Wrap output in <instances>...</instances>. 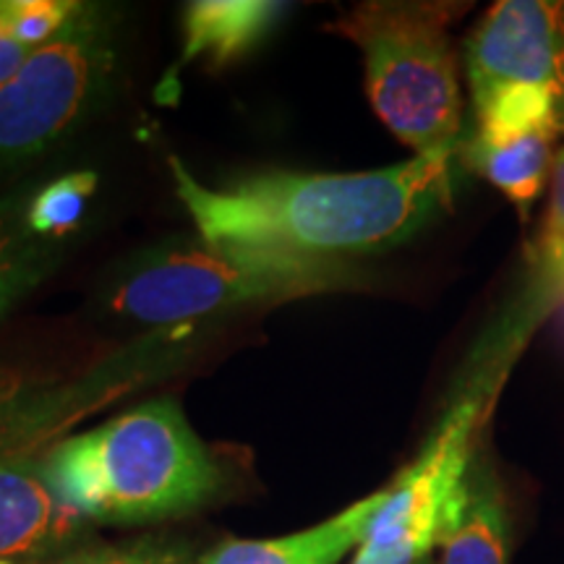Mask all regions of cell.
<instances>
[{
	"instance_id": "52a82bcc",
	"label": "cell",
	"mask_w": 564,
	"mask_h": 564,
	"mask_svg": "<svg viewBox=\"0 0 564 564\" xmlns=\"http://www.w3.org/2000/svg\"><path fill=\"white\" fill-rule=\"evenodd\" d=\"M474 112L544 102L564 121V3L499 0L463 42Z\"/></svg>"
},
{
	"instance_id": "ac0fdd59",
	"label": "cell",
	"mask_w": 564,
	"mask_h": 564,
	"mask_svg": "<svg viewBox=\"0 0 564 564\" xmlns=\"http://www.w3.org/2000/svg\"><path fill=\"white\" fill-rule=\"evenodd\" d=\"M30 55H32L30 47L21 45V42L6 30L3 19H0V87H3V84L9 82L21 66H24Z\"/></svg>"
},
{
	"instance_id": "6da1fadb",
	"label": "cell",
	"mask_w": 564,
	"mask_h": 564,
	"mask_svg": "<svg viewBox=\"0 0 564 564\" xmlns=\"http://www.w3.org/2000/svg\"><path fill=\"white\" fill-rule=\"evenodd\" d=\"M453 154H415L358 173L262 171L209 186L167 160L175 196L202 238L350 262L411 241L455 194Z\"/></svg>"
},
{
	"instance_id": "44dd1931",
	"label": "cell",
	"mask_w": 564,
	"mask_h": 564,
	"mask_svg": "<svg viewBox=\"0 0 564 564\" xmlns=\"http://www.w3.org/2000/svg\"><path fill=\"white\" fill-rule=\"evenodd\" d=\"M0 3H3V0H0Z\"/></svg>"
},
{
	"instance_id": "ba28073f",
	"label": "cell",
	"mask_w": 564,
	"mask_h": 564,
	"mask_svg": "<svg viewBox=\"0 0 564 564\" xmlns=\"http://www.w3.org/2000/svg\"><path fill=\"white\" fill-rule=\"evenodd\" d=\"M84 525L87 520L51 489L40 463L0 460V562L58 552L79 539Z\"/></svg>"
},
{
	"instance_id": "2e32d148",
	"label": "cell",
	"mask_w": 564,
	"mask_h": 564,
	"mask_svg": "<svg viewBox=\"0 0 564 564\" xmlns=\"http://www.w3.org/2000/svg\"><path fill=\"white\" fill-rule=\"evenodd\" d=\"M76 9L79 3L70 0H3L0 19L21 45L37 51L66 26Z\"/></svg>"
},
{
	"instance_id": "8992f818",
	"label": "cell",
	"mask_w": 564,
	"mask_h": 564,
	"mask_svg": "<svg viewBox=\"0 0 564 564\" xmlns=\"http://www.w3.org/2000/svg\"><path fill=\"white\" fill-rule=\"evenodd\" d=\"M116 6L79 3L0 87V175L32 165L97 108L118 61Z\"/></svg>"
},
{
	"instance_id": "d6986e66",
	"label": "cell",
	"mask_w": 564,
	"mask_h": 564,
	"mask_svg": "<svg viewBox=\"0 0 564 564\" xmlns=\"http://www.w3.org/2000/svg\"><path fill=\"white\" fill-rule=\"evenodd\" d=\"M26 392L24 373L17 369H9V366H0V408L13 403V400L21 398Z\"/></svg>"
},
{
	"instance_id": "30bf717a",
	"label": "cell",
	"mask_w": 564,
	"mask_h": 564,
	"mask_svg": "<svg viewBox=\"0 0 564 564\" xmlns=\"http://www.w3.org/2000/svg\"><path fill=\"white\" fill-rule=\"evenodd\" d=\"M382 502L384 491H377L306 531L259 541L228 539L196 564H340L352 546H361Z\"/></svg>"
},
{
	"instance_id": "4fadbf2b",
	"label": "cell",
	"mask_w": 564,
	"mask_h": 564,
	"mask_svg": "<svg viewBox=\"0 0 564 564\" xmlns=\"http://www.w3.org/2000/svg\"><path fill=\"white\" fill-rule=\"evenodd\" d=\"M26 188L0 196V322L61 264V241L40 236L26 220Z\"/></svg>"
},
{
	"instance_id": "7a4b0ae2",
	"label": "cell",
	"mask_w": 564,
	"mask_h": 564,
	"mask_svg": "<svg viewBox=\"0 0 564 564\" xmlns=\"http://www.w3.org/2000/svg\"><path fill=\"white\" fill-rule=\"evenodd\" d=\"M40 465L63 505L108 525L181 518L215 499L223 484L220 465L171 398L55 442Z\"/></svg>"
},
{
	"instance_id": "7c38bea8",
	"label": "cell",
	"mask_w": 564,
	"mask_h": 564,
	"mask_svg": "<svg viewBox=\"0 0 564 564\" xmlns=\"http://www.w3.org/2000/svg\"><path fill=\"white\" fill-rule=\"evenodd\" d=\"M442 564H507L510 525L497 476L474 457L453 525L442 535Z\"/></svg>"
},
{
	"instance_id": "277c9868",
	"label": "cell",
	"mask_w": 564,
	"mask_h": 564,
	"mask_svg": "<svg viewBox=\"0 0 564 564\" xmlns=\"http://www.w3.org/2000/svg\"><path fill=\"white\" fill-rule=\"evenodd\" d=\"M468 3L371 0L327 30L364 53L366 91L382 123L415 154H457L463 91L449 26Z\"/></svg>"
},
{
	"instance_id": "9a60e30c",
	"label": "cell",
	"mask_w": 564,
	"mask_h": 564,
	"mask_svg": "<svg viewBox=\"0 0 564 564\" xmlns=\"http://www.w3.org/2000/svg\"><path fill=\"white\" fill-rule=\"evenodd\" d=\"M51 564H196L192 544L165 535H144L126 544L95 546L61 556Z\"/></svg>"
},
{
	"instance_id": "3957f363",
	"label": "cell",
	"mask_w": 564,
	"mask_h": 564,
	"mask_svg": "<svg viewBox=\"0 0 564 564\" xmlns=\"http://www.w3.org/2000/svg\"><path fill=\"white\" fill-rule=\"evenodd\" d=\"M366 285L369 274L350 262H324L199 236L137 253L105 285L102 306L121 319L167 327Z\"/></svg>"
},
{
	"instance_id": "ffe728a7",
	"label": "cell",
	"mask_w": 564,
	"mask_h": 564,
	"mask_svg": "<svg viewBox=\"0 0 564 564\" xmlns=\"http://www.w3.org/2000/svg\"><path fill=\"white\" fill-rule=\"evenodd\" d=\"M0 564H13V562H0Z\"/></svg>"
},
{
	"instance_id": "9c48e42d",
	"label": "cell",
	"mask_w": 564,
	"mask_h": 564,
	"mask_svg": "<svg viewBox=\"0 0 564 564\" xmlns=\"http://www.w3.org/2000/svg\"><path fill=\"white\" fill-rule=\"evenodd\" d=\"M564 133L552 126L514 131H478L463 147V160L499 188L523 217L549 188Z\"/></svg>"
},
{
	"instance_id": "5bb4252c",
	"label": "cell",
	"mask_w": 564,
	"mask_h": 564,
	"mask_svg": "<svg viewBox=\"0 0 564 564\" xmlns=\"http://www.w3.org/2000/svg\"><path fill=\"white\" fill-rule=\"evenodd\" d=\"M97 192V175L91 171H79L61 175L45 186L32 192L26 220L40 236L63 241L82 223L87 204Z\"/></svg>"
},
{
	"instance_id": "8fae6325",
	"label": "cell",
	"mask_w": 564,
	"mask_h": 564,
	"mask_svg": "<svg viewBox=\"0 0 564 564\" xmlns=\"http://www.w3.org/2000/svg\"><path fill=\"white\" fill-rule=\"evenodd\" d=\"M285 6L264 0H196L183 11V63L228 66L257 51L274 30Z\"/></svg>"
},
{
	"instance_id": "e0dca14e",
	"label": "cell",
	"mask_w": 564,
	"mask_h": 564,
	"mask_svg": "<svg viewBox=\"0 0 564 564\" xmlns=\"http://www.w3.org/2000/svg\"><path fill=\"white\" fill-rule=\"evenodd\" d=\"M564 264V141L549 181V207L544 215L539 246H535L533 272H552Z\"/></svg>"
},
{
	"instance_id": "5b68a950",
	"label": "cell",
	"mask_w": 564,
	"mask_h": 564,
	"mask_svg": "<svg viewBox=\"0 0 564 564\" xmlns=\"http://www.w3.org/2000/svg\"><path fill=\"white\" fill-rule=\"evenodd\" d=\"M499 324L502 327H497L494 343L481 350L470 384L442 415L421 455L400 474L392 489L384 491V502L371 518L352 564H415L453 525L465 476L478 449V429L512 361L533 333L514 316H505Z\"/></svg>"
}]
</instances>
